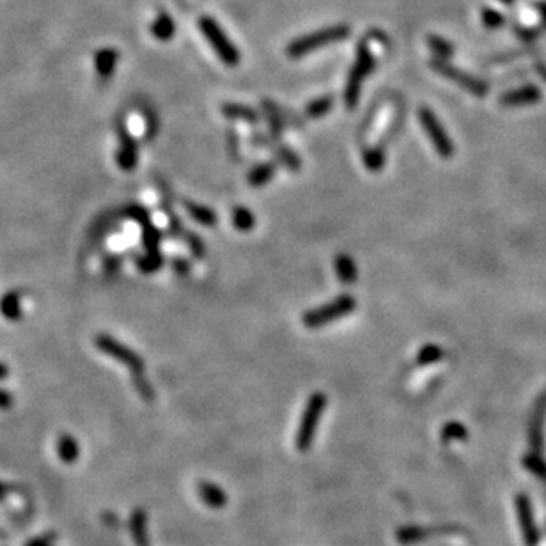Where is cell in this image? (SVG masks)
I'll return each mask as SVG.
<instances>
[{"mask_svg": "<svg viewBox=\"0 0 546 546\" xmlns=\"http://www.w3.org/2000/svg\"><path fill=\"white\" fill-rule=\"evenodd\" d=\"M351 34V29L348 25H332L324 27V29L316 30V32H310L307 36H300L296 40H293L291 43L286 48V54L291 59H300L303 55L310 54V51L321 50V48L328 47V44L339 43V41L348 40Z\"/></svg>", "mask_w": 546, "mask_h": 546, "instance_id": "obj_1", "label": "cell"}, {"mask_svg": "<svg viewBox=\"0 0 546 546\" xmlns=\"http://www.w3.org/2000/svg\"><path fill=\"white\" fill-rule=\"evenodd\" d=\"M376 68V57L372 55V51L369 50V47L365 43L358 44L357 48V59H355V64L350 71V77H348L346 89H344V105L350 110H353L357 107L358 99H360L362 92V84H364L365 78L372 73V70Z\"/></svg>", "mask_w": 546, "mask_h": 546, "instance_id": "obj_2", "label": "cell"}, {"mask_svg": "<svg viewBox=\"0 0 546 546\" xmlns=\"http://www.w3.org/2000/svg\"><path fill=\"white\" fill-rule=\"evenodd\" d=\"M199 30L206 41L212 44L213 51L219 55L220 61L224 62L229 68H236L241 61L240 50L236 48V44L227 37V34L224 32L222 27L219 25L215 18L212 16H200L199 18Z\"/></svg>", "mask_w": 546, "mask_h": 546, "instance_id": "obj_3", "label": "cell"}, {"mask_svg": "<svg viewBox=\"0 0 546 546\" xmlns=\"http://www.w3.org/2000/svg\"><path fill=\"white\" fill-rule=\"evenodd\" d=\"M324 408H327V396L321 392L313 394L309 403H307L305 410H303L302 420H300V426H298V433H296V447H298V451L305 452L310 449V445H313V440H314V435H316L317 424H320Z\"/></svg>", "mask_w": 546, "mask_h": 546, "instance_id": "obj_4", "label": "cell"}, {"mask_svg": "<svg viewBox=\"0 0 546 546\" xmlns=\"http://www.w3.org/2000/svg\"><path fill=\"white\" fill-rule=\"evenodd\" d=\"M357 309V302L351 295H341L334 300V302L327 303L323 307H317V309L309 310L307 314H303L302 321L307 328H317L323 327V324L332 323V321H337L341 317L348 316L350 313Z\"/></svg>", "mask_w": 546, "mask_h": 546, "instance_id": "obj_5", "label": "cell"}, {"mask_svg": "<svg viewBox=\"0 0 546 546\" xmlns=\"http://www.w3.org/2000/svg\"><path fill=\"white\" fill-rule=\"evenodd\" d=\"M95 344L102 353L109 355L114 360L121 362L123 365H126L128 369H131L133 375L137 372H144V360L137 351H133L131 348H128L126 344H123L121 341H117L116 337L109 334H99L96 335Z\"/></svg>", "mask_w": 546, "mask_h": 546, "instance_id": "obj_6", "label": "cell"}, {"mask_svg": "<svg viewBox=\"0 0 546 546\" xmlns=\"http://www.w3.org/2000/svg\"><path fill=\"white\" fill-rule=\"evenodd\" d=\"M431 68H433L435 71H437L438 75H442V77L449 78L451 82H454V84L461 85L463 89H465L466 92H470V95L473 96H479V98H483V96L488 95V85L485 84L483 80H479V78L472 77V75L465 73V71L458 70L456 66L449 64L445 59H433L431 61Z\"/></svg>", "mask_w": 546, "mask_h": 546, "instance_id": "obj_7", "label": "cell"}, {"mask_svg": "<svg viewBox=\"0 0 546 546\" xmlns=\"http://www.w3.org/2000/svg\"><path fill=\"white\" fill-rule=\"evenodd\" d=\"M419 121L423 124L424 131L430 137V140L433 142L435 150L440 154L442 158H451L454 154V144H452L451 137L447 135V131L444 130V126L440 124L438 117L435 116V112L431 109H423L419 110Z\"/></svg>", "mask_w": 546, "mask_h": 546, "instance_id": "obj_8", "label": "cell"}, {"mask_svg": "<svg viewBox=\"0 0 546 546\" xmlns=\"http://www.w3.org/2000/svg\"><path fill=\"white\" fill-rule=\"evenodd\" d=\"M117 137H119V150L116 153V164L121 171L130 172L139 165V142L128 130L124 119L117 123Z\"/></svg>", "mask_w": 546, "mask_h": 546, "instance_id": "obj_9", "label": "cell"}, {"mask_svg": "<svg viewBox=\"0 0 546 546\" xmlns=\"http://www.w3.org/2000/svg\"><path fill=\"white\" fill-rule=\"evenodd\" d=\"M119 62V51L116 48H102L95 55V70L102 80H110Z\"/></svg>", "mask_w": 546, "mask_h": 546, "instance_id": "obj_10", "label": "cell"}, {"mask_svg": "<svg viewBox=\"0 0 546 546\" xmlns=\"http://www.w3.org/2000/svg\"><path fill=\"white\" fill-rule=\"evenodd\" d=\"M130 534L135 546H151L150 530H147V514L140 507L133 509L130 516Z\"/></svg>", "mask_w": 546, "mask_h": 546, "instance_id": "obj_11", "label": "cell"}, {"mask_svg": "<svg viewBox=\"0 0 546 546\" xmlns=\"http://www.w3.org/2000/svg\"><path fill=\"white\" fill-rule=\"evenodd\" d=\"M55 451H57L59 459H61L64 465H73L80 458V444H78L77 438L70 433L59 435L57 444H55Z\"/></svg>", "mask_w": 546, "mask_h": 546, "instance_id": "obj_12", "label": "cell"}, {"mask_svg": "<svg viewBox=\"0 0 546 546\" xmlns=\"http://www.w3.org/2000/svg\"><path fill=\"white\" fill-rule=\"evenodd\" d=\"M197 493H199L200 500L212 509H222L227 504V495L220 486L213 485L208 481H200L197 485Z\"/></svg>", "mask_w": 546, "mask_h": 546, "instance_id": "obj_13", "label": "cell"}, {"mask_svg": "<svg viewBox=\"0 0 546 546\" xmlns=\"http://www.w3.org/2000/svg\"><path fill=\"white\" fill-rule=\"evenodd\" d=\"M541 98V92L535 85H527V87L516 89V91H509L500 98V103L506 107H521V105H532Z\"/></svg>", "mask_w": 546, "mask_h": 546, "instance_id": "obj_14", "label": "cell"}, {"mask_svg": "<svg viewBox=\"0 0 546 546\" xmlns=\"http://www.w3.org/2000/svg\"><path fill=\"white\" fill-rule=\"evenodd\" d=\"M0 314L8 321H20L23 316L22 307V293L8 291L0 296Z\"/></svg>", "mask_w": 546, "mask_h": 546, "instance_id": "obj_15", "label": "cell"}, {"mask_svg": "<svg viewBox=\"0 0 546 546\" xmlns=\"http://www.w3.org/2000/svg\"><path fill=\"white\" fill-rule=\"evenodd\" d=\"M151 34L158 41H171L176 36V22L169 13H158L154 22L151 23Z\"/></svg>", "mask_w": 546, "mask_h": 546, "instance_id": "obj_16", "label": "cell"}, {"mask_svg": "<svg viewBox=\"0 0 546 546\" xmlns=\"http://www.w3.org/2000/svg\"><path fill=\"white\" fill-rule=\"evenodd\" d=\"M183 206H185L186 213H188V215L192 217V219L195 220L197 224H200V226L213 227L217 224L215 212H213L212 208H208V206L192 202V200H185V202H183Z\"/></svg>", "mask_w": 546, "mask_h": 546, "instance_id": "obj_17", "label": "cell"}, {"mask_svg": "<svg viewBox=\"0 0 546 546\" xmlns=\"http://www.w3.org/2000/svg\"><path fill=\"white\" fill-rule=\"evenodd\" d=\"M222 114L231 121H243V123H257L259 114L254 109L245 105H238V103H224Z\"/></svg>", "mask_w": 546, "mask_h": 546, "instance_id": "obj_18", "label": "cell"}, {"mask_svg": "<svg viewBox=\"0 0 546 546\" xmlns=\"http://www.w3.org/2000/svg\"><path fill=\"white\" fill-rule=\"evenodd\" d=\"M335 272H337L339 281L344 282V284H351V282L357 281L358 277L357 266H355L353 259L346 254L337 255V259H335Z\"/></svg>", "mask_w": 546, "mask_h": 546, "instance_id": "obj_19", "label": "cell"}, {"mask_svg": "<svg viewBox=\"0 0 546 546\" xmlns=\"http://www.w3.org/2000/svg\"><path fill=\"white\" fill-rule=\"evenodd\" d=\"M135 262H137V268H139L140 272L150 275V273L158 272V269L164 266V255L158 250H146V254L137 255Z\"/></svg>", "mask_w": 546, "mask_h": 546, "instance_id": "obj_20", "label": "cell"}, {"mask_svg": "<svg viewBox=\"0 0 546 546\" xmlns=\"http://www.w3.org/2000/svg\"><path fill=\"white\" fill-rule=\"evenodd\" d=\"M275 176V164L268 162V164H261L254 167L248 174V183L252 186H262Z\"/></svg>", "mask_w": 546, "mask_h": 546, "instance_id": "obj_21", "label": "cell"}, {"mask_svg": "<svg viewBox=\"0 0 546 546\" xmlns=\"http://www.w3.org/2000/svg\"><path fill=\"white\" fill-rule=\"evenodd\" d=\"M332 109H334V96H323V98L313 99L307 105L305 116L310 117V119H317V117L327 116Z\"/></svg>", "mask_w": 546, "mask_h": 546, "instance_id": "obj_22", "label": "cell"}, {"mask_svg": "<svg viewBox=\"0 0 546 546\" xmlns=\"http://www.w3.org/2000/svg\"><path fill=\"white\" fill-rule=\"evenodd\" d=\"M123 217L124 219L133 220V222L140 224V227L151 224L150 212H147L144 206H140V204H130V206H126V208L123 210Z\"/></svg>", "mask_w": 546, "mask_h": 546, "instance_id": "obj_23", "label": "cell"}, {"mask_svg": "<svg viewBox=\"0 0 546 546\" xmlns=\"http://www.w3.org/2000/svg\"><path fill=\"white\" fill-rule=\"evenodd\" d=\"M427 47H430L440 59H449L452 54H454V44L440 36H427Z\"/></svg>", "mask_w": 546, "mask_h": 546, "instance_id": "obj_24", "label": "cell"}, {"mask_svg": "<svg viewBox=\"0 0 546 546\" xmlns=\"http://www.w3.org/2000/svg\"><path fill=\"white\" fill-rule=\"evenodd\" d=\"M162 243V231L157 226H153V222L142 226V245L146 247V250H158Z\"/></svg>", "mask_w": 546, "mask_h": 546, "instance_id": "obj_25", "label": "cell"}, {"mask_svg": "<svg viewBox=\"0 0 546 546\" xmlns=\"http://www.w3.org/2000/svg\"><path fill=\"white\" fill-rule=\"evenodd\" d=\"M233 224L238 231H243V233H247V231H250L252 227L255 226V219H254V215H252L250 210L236 208L233 212Z\"/></svg>", "mask_w": 546, "mask_h": 546, "instance_id": "obj_26", "label": "cell"}, {"mask_svg": "<svg viewBox=\"0 0 546 546\" xmlns=\"http://www.w3.org/2000/svg\"><path fill=\"white\" fill-rule=\"evenodd\" d=\"M273 153H275V157H277V160L281 162L282 165H286V167L291 169V171H298L300 169L298 154H296L295 151L289 150V147L275 146L273 147Z\"/></svg>", "mask_w": 546, "mask_h": 546, "instance_id": "obj_27", "label": "cell"}, {"mask_svg": "<svg viewBox=\"0 0 546 546\" xmlns=\"http://www.w3.org/2000/svg\"><path fill=\"white\" fill-rule=\"evenodd\" d=\"M442 357H444V351H442L440 348L435 346V344H427V346H424L423 350L419 351V355H417V364L419 365L437 364V362L442 360Z\"/></svg>", "mask_w": 546, "mask_h": 546, "instance_id": "obj_28", "label": "cell"}, {"mask_svg": "<svg viewBox=\"0 0 546 546\" xmlns=\"http://www.w3.org/2000/svg\"><path fill=\"white\" fill-rule=\"evenodd\" d=\"M364 164L369 171L376 172L385 165V153H383L382 147H372V150L365 151L364 153Z\"/></svg>", "mask_w": 546, "mask_h": 546, "instance_id": "obj_29", "label": "cell"}, {"mask_svg": "<svg viewBox=\"0 0 546 546\" xmlns=\"http://www.w3.org/2000/svg\"><path fill=\"white\" fill-rule=\"evenodd\" d=\"M142 116L144 123H146V140H153L158 133V128H160V119L151 107L142 110Z\"/></svg>", "mask_w": 546, "mask_h": 546, "instance_id": "obj_30", "label": "cell"}, {"mask_svg": "<svg viewBox=\"0 0 546 546\" xmlns=\"http://www.w3.org/2000/svg\"><path fill=\"white\" fill-rule=\"evenodd\" d=\"M481 20H483V25H485L486 29H499V27H502L504 23H506V16L492 8L483 9Z\"/></svg>", "mask_w": 546, "mask_h": 546, "instance_id": "obj_31", "label": "cell"}, {"mask_svg": "<svg viewBox=\"0 0 546 546\" xmlns=\"http://www.w3.org/2000/svg\"><path fill=\"white\" fill-rule=\"evenodd\" d=\"M466 438V430L463 424L459 423H449L447 426H444L442 430V440L451 442V440H465Z\"/></svg>", "mask_w": 546, "mask_h": 546, "instance_id": "obj_32", "label": "cell"}, {"mask_svg": "<svg viewBox=\"0 0 546 546\" xmlns=\"http://www.w3.org/2000/svg\"><path fill=\"white\" fill-rule=\"evenodd\" d=\"M133 385H135V389H137V392H139L140 396L144 397V399L153 401V397H154L153 387H151V383L147 382V378L142 375V372H137V375H133Z\"/></svg>", "mask_w": 546, "mask_h": 546, "instance_id": "obj_33", "label": "cell"}, {"mask_svg": "<svg viewBox=\"0 0 546 546\" xmlns=\"http://www.w3.org/2000/svg\"><path fill=\"white\" fill-rule=\"evenodd\" d=\"M55 541H57V534H55V532H44V534L30 539L25 546H54Z\"/></svg>", "mask_w": 546, "mask_h": 546, "instance_id": "obj_34", "label": "cell"}, {"mask_svg": "<svg viewBox=\"0 0 546 546\" xmlns=\"http://www.w3.org/2000/svg\"><path fill=\"white\" fill-rule=\"evenodd\" d=\"M185 236H186V241H188L190 250L193 252V255H195V257H202L204 252H206L202 241H200L195 234H185Z\"/></svg>", "mask_w": 546, "mask_h": 546, "instance_id": "obj_35", "label": "cell"}, {"mask_svg": "<svg viewBox=\"0 0 546 546\" xmlns=\"http://www.w3.org/2000/svg\"><path fill=\"white\" fill-rule=\"evenodd\" d=\"M172 268H174V272L178 273V275L185 277V275H188V273H190L192 266H190V262L186 261V259L178 257V259H174V261H172Z\"/></svg>", "mask_w": 546, "mask_h": 546, "instance_id": "obj_36", "label": "cell"}, {"mask_svg": "<svg viewBox=\"0 0 546 546\" xmlns=\"http://www.w3.org/2000/svg\"><path fill=\"white\" fill-rule=\"evenodd\" d=\"M13 404H15L13 394L6 389H0V410H9L13 408Z\"/></svg>", "mask_w": 546, "mask_h": 546, "instance_id": "obj_37", "label": "cell"}, {"mask_svg": "<svg viewBox=\"0 0 546 546\" xmlns=\"http://www.w3.org/2000/svg\"><path fill=\"white\" fill-rule=\"evenodd\" d=\"M121 266V255H109V257L105 259V272L107 273H116L117 269H119Z\"/></svg>", "mask_w": 546, "mask_h": 546, "instance_id": "obj_38", "label": "cell"}, {"mask_svg": "<svg viewBox=\"0 0 546 546\" xmlns=\"http://www.w3.org/2000/svg\"><path fill=\"white\" fill-rule=\"evenodd\" d=\"M15 490H16L15 485H11V483L0 481V502L8 499V497L11 495V493L15 492Z\"/></svg>", "mask_w": 546, "mask_h": 546, "instance_id": "obj_39", "label": "cell"}, {"mask_svg": "<svg viewBox=\"0 0 546 546\" xmlns=\"http://www.w3.org/2000/svg\"><path fill=\"white\" fill-rule=\"evenodd\" d=\"M535 8H538L539 15H541L542 23L546 25V2H538V4H535Z\"/></svg>", "mask_w": 546, "mask_h": 546, "instance_id": "obj_40", "label": "cell"}, {"mask_svg": "<svg viewBox=\"0 0 546 546\" xmlns=\"http://www.w3.org/2000/svg\"><path fill=\"white\" fill-rule=\"evenodd\" d=\"M9 376V368L0 362V380H6Z\"/></svg>", "mask_w": 546, "mask_h": 546, "instance_id": "obj_41", "label": "cell"}, {"mask_svg": "<svg viewBox=\"0 0 546 546\" xmlns=\"http://www.w3.org/2000/svg\"><path fill=\"white\" fill-rule=\"evenodd\" d=\"M538 71H539V75H541V77L546 80V66L538 64Z\"/></svg>", "mask_w": 546, "mask_h": 546, "instance_id": "obj_42", "label": "cell"}, {"mask_svg": "<svg viewBox=\"0 0 546 546\" xmlns=\"http://www.w3.org/2000/svg\"><path fill=\"white\" fill-rule=\"evenodd\" d=\"M500 2H504V4H511V2H514V0H500Z\"/></svg>", "mask_w": 546, "mask_h": 546, "instance_id": "obj_43", "label": "cell"}]
</instances>
